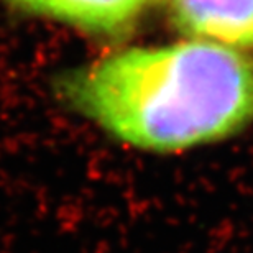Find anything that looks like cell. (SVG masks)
<instances>
[{
    "instance_id": "6da1fadb",
    "label": "cell",
    "mask_w": 253,
    "mask_h": 253,
    "mask_svg": "<svg viewBox=\"0 0 253 253\" xmlns=\"http://www.w3.org/2000/svg\"><path fill=\"white\" fill-rule=\"evenodd\" d=\"M53 94L120 145L188 153L253 125V49L196 40L125 48L56 74Z\"/></svg>"
},
{
    "instance_id": "7a4b0ae2",
    "label": "cell",
    "mask_w": 253,
    "mask_h": 253,
    "mask_svg": "<svg viewBox=\"0 0 253 253\" xmlns=\"http://www.w3.org/2000/svg\"><path fill=\"white\" fill-rule=\"evenodd\" d=\"M13 10L68 25L90 37L128 35L163 0H3Z\"/></svg>"
},
{
    "instance_id": "3957f363",
    "label": "cell",
    "mask_w": 253,
    "mask_h": 253,
    "mask_svg": "<svg viewBox=\"0 0 253 253\" xmlns=\"http://www.w3.org/2000/svg\"><path fill=\"white\" fill-rule=\"evenodd\" d=\"M168 17L186 40L253 49V0H168Z\"/></svg>"
}]
</instances>
